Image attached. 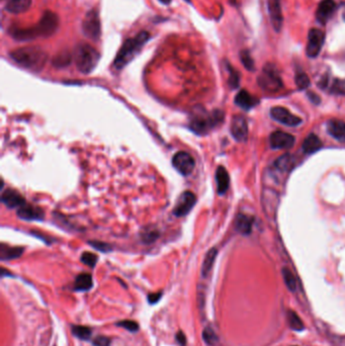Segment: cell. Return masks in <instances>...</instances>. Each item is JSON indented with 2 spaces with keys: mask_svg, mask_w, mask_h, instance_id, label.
<instances>
[{
  "mask_svg": "<svg viewBox=\"0 0 345 346\" xmlns=\"http://www.w3.org/2000/svg\"><path fill=\"white\" fill-rule=\"evenodd\" d=\"M9 57L13 62L27 70L39 72L47 63L48 55L40 47H22L10 52Z\"/></svg>",
  "mask_w": 345,
  "mask_h": 346,
  "instance_id": "obj_1",
  "label": "cell"
},
{
  "mask_svg": "<svg viewBox=\"0 0 345 346\" xmlns=\"http://www.w3.org/2000/svg\"><path fill=\"white\" fill-rule=\"evenodd\" d=\"M149 39L150 34L148 32H141L137 36L128 39L121 47L114 61V67L117 70L125 68L139 54Z\"/></svg>",
  "mask_w": 345,
  "mask_h": 346,
  "instance_id": "obj_2",
  "label": "cell"
},
{
  "mask_svg": "<svg viewBox=\"0 0 345 346\" xmlns=\"http://www.w3.org/2000/svg\"><path fill=\"white\" fill-rule=\"evenodd\" d=\"M223 120L224 114L221 110L208 113L204 108H198L194 110V114L190 116L189 128L198 135H203L210 132Z\"/></svg>",
  "mask_w": 345,
  "mask_h": 346,
  "instance_id": "obj_3",
  "label": "cell"
},
{
  "mask_svg": "<svg viewBox=\"0 0 345 346\" xmlns=\"http://www.w3.org/2000/svg\"><path fill=\"white\" fill-rule=\"evenodd\" d=\"M73 60L79 72L89 74L100 61V53L90 45L81 43L74 49Z\"/></svg>",
  "mask_w": 345,
  "mask_h": 346,
  "instance_id": "obj_4",
  "label": "cell"
},
{
  "mask_svg": "<svg viewBox=\"0 0 345 346\" xmlns=\"http://www.w3.org/2000/svg\"><path fill=\"white\" fill-rule=\"evenodd\" d=\"M257 82L259 86L269 92H275L283 87V81L277 67L272 64H266L259 75Z\"/></svg>",
  "mask_w": 345,
  "mask_h": 346,
  "instance_id": "obj_5",
  "label": "cell"
},
{
  "mask_svg": "<svg viewBox=\"0 0 345 346\" xmlns=\"http://www.w3.org/2000/svg\"><path fill=\"white\" fill-rule=\"evenodd\" d=\"M82 32L84 36L94 41H98L101 36V24L99 11L89 10L82 21Z\"/></svg>",
  "mask_w": 345,
  "mask_h": 346,
  "instance_id": "obj_6",
  "label": "cell"
},
{
  "mask_svg": "<svg viewBox=\"0 0 345 346\" xmlns=\"http://www.w3.org/2000/svg\"><path fill=\"white\" fill-rule=\"evenodd\" d=\"M325 41V33L319 29H312L308 35L306 53L309 58H316L320 54Z\"/></svg>",
  "mask_w": 345,
  "mask_h": 346,
  "instance_id": "obj_7",
  "label": "cell"
},
{
  "mask_svg": "<svg viewBox=\"0 0 345 346\" xmlns=\"http://www.w3.org/2000/svg\"><path fill=\"white\" fill-rule=\"evenodd\" d=\"M172 165L176 171L182 175H189L195 169V160L190 154L184 151H179L172 158Z\"/></svg>",
  "mask_w": 345,
  "mask_h": 346,
  "instance_id": "obj_8",
  "label": "cell"
},
{
  "mask_svg": "<svg viewBox=\"0 0 345 346\" xmlns=\"http://www.w3.org/2000/svg\"><path fill=\"white\" fill-rule=\"evenodd\" d=\"M197 203V198L194 192L184 191L181 197L178 198L175 206L173 209V214L175 217H184L186 216L195 206Z\"/></svg>",
  "mask_w": 345,
  "mask_h": 346,
  "instance_id": "obj_9",
  "label": "cell"
},
{
  "mask_svg": "<svg viewBox=\"0 0 345 346\" xmlns=\"http://www.w3.org/2000/svg\"><path fill=\"white\" fill-rule=\"evenodd\" d=\"M271 118L289 127H296L302 122V119L293 115L288 109L283 106H274L270 109Z\"/></svg>",
  "mask_w": 345,
  "mask_h": 346,
  "instance_id": "obj_10",
  "label": "cell"
},
{
  "mask_svg": "<svg viewBox=\"0 0 345 346\" xmlns=\"http://www.w3.org/2000/svg\"><path fill=\"white\" fill-rule=\"evenodd\" d=\"M41 29H42L43 38H47L56 33L59 26V18L52 11H46L43 13L42 19L39 21Z\"/></svg>",
  "mask_w": 345,
  "mask_h": 346,
  "instance_id": "obj_11",
  "label": "cell"
},
{
  "mask_svg": "<svg viewBox=\"0 0 345 346\" xmlns=\"http://www.w3.org/2000/svg\"><path fill=\"white\" fill-rule=\"evenodd\" d=\"M269 142L272 149H291L296 142L295 137L282 131H277L270 135Z\"/></svg>",
  "mask_w": 345,
  "mask_h": 346,
  "instance_id": "obj_12",
  "label": "cell"
},
{
  "mask_svg": "<svg viewBox=\"0 0 345 346\" xmlns=\"http://www.w3.org/2000/svg\"><path fill=\"white\" fill-rule=\"evenodd\" d=\"M231 134L238 142H244L248 138V123L244 117L235 116L231 122Z\"/></svg>",
  "mask_w": 345,
  "mask_h": 346,
  "instance_id": "obj_13",
  "label": "cell"
},
{
  "mask_svg": "<svg viewBox=\"0 0 345 346\" xmlns=\"http://www.w3.org/2000/svg\"><path fill=\"white\" fill-rule=\"evenodd\" d=\"M268 12L273 29L275 32H281L284 21L281 0H268Z\"/></svg>",
  "mask_w": 345,
  "mask_h": 346,
  "instance_id": "obj_14",
  "label": "cell"
},
{
  "mask_svg": "<svg viewBox=\"0 0 345 346\" xmlns=\"http://www.w3.org/2000/svg\"><path fill=\"white\" fill-rule=\"evenodd\" d=\"M336 10V3L334 0H322L316 11V19L321 24H326L332 18Z\"/></svg>",
  "mask_w": 345,
  "mask_h": 346,
  "instance_id": "obj_15",
  "label": "cell"
},
{
  "mask_svg": "<svg viewBox=\"0 0 345 346\" xmlns=\"http://www.w3.org/2000/svg\"><path fill=\"white\" fill-rule=\"evenodd\" d=\"M18 216L24 221H42L44 212L38 206L24 204L18 209Z\"/></svg>",
  "mask_w": 345,
  "mask_h": 346,
  "instance_id": "obj_16",
  "label": "cell"
},
{
  "mask_svg": "<svg viewBox=\"0 0 345 346\" xmlns=\"http://www.w3.org/2000/svg\"><path fill=\"white\" fill-rule=\"evenodd\" d=\"M1 201L7 207H9V209H16V207L19 209V207H20L25 204V201L20 193L11 188L5 189L2 192Z\"/></svg>",
  "mask_w": 345,
  "mask_h": 346,
  "instance_id": "obj_17",
  "label": "cell"
},
{
  "mask_svg": "<svg viewBox=\"0 0 345 346\" xmlns=\"http://www.w3.org/2000/svg\"><path fill=\"white\" fill-rule=\"evenodd\" d=\"M327 132L339 142H345V122L340 120H330L327 122Z\"/></svg>",
  "mask_w": 345,
  "mask_h": 346,
  "instance_id": "obj_18",
  "label": "cell"
},
{
  "mask_svg": "<svg viewBox=\"0 0 345 346\" xmlns=\"http://www.w3.org/2000/svg\"><path fill=\"white\" fill-rule=\"evenodd\" d=\"M235 103L245 110H249L259 103V101L249 92L242 89L235 96Z\"/></svg>",
  "mask_w": 345,
  "mask_h": 346,
  "instance_id": "obj_19",
  "label": "cell"
},
{
  "mask_svg": "<svg viewBox=\"0 0 345 346\" xmlns=\"http://www.w3.org/2000/svg\"><path fill=\"white\" fill-rule=\"evenodd\" d=\"M216 182L219 195H224L230 185V176L223 166H219L216 170Z\"/></svg>",
  "mask_w": 345,
  "mask_h": 346,
  "instance_id": "obj_20",
  "label": "cell"
},
{
  "mask_svg": "<svg viewBox=\"0 0 345 346\" xmlns=\"http://www.w3.org/2000/svg\"><path fill=\"white\" fill-rule=\"evenodd\" d=\"M252 225H253L252 217L244 214H239L237 216L235 221V228L239 233L243 235L250 234L252 231Z\"/></svg>",
  "mask_w": 345,
  "mask_h": 346,
  "instance_id": "obj_21",
  "label": "cell"
},
{
  "mask_svg": "<svg viewBox=\"0 0 345 346\" xmlns=\"http://www.w3.org/2000/svg\"><path fill=\"white\" fill-rule=\"evenodd\" d=\"M32 0H8L5 10L12 15H20L31 7Z\"/></svg>",
  "mask_w": 345,
  "mask_h": 346,
  "instance_id": "obj_22",
  "label": "cell"
},
{
  "mask_svg": "<svg viewBox=\"0 0 345 346\" xmlns=\"http://www.w3.org/2000/svg\"><path fill=\"white\" fill-rule=\"evenodd\" d=\"M323 144L322 141L320 140V138L315 135V134H310L303 143V151L305 152L306 154H312L315 153L318 150L322 148Z\"/></svg>",
  "mask_w": 345,
  "mask_h": 346,
  "instance_id": "obj_23",
  "label": "cell"
},
{
  "mask_svg": "<svg viewBox=\"0 0 345 346\" xmlns=\"http://www.w3.org/2000/svg\"><path fill=\"white\" fill-rule=\"evenodd\" d=\"M23 252L22 247H11L5 244H1L0 246V259L2 261L4 260H11L20 257Z\"/></svg>",
  "mask_w": 345,
  "mask_h": 346,
  "instance_id": "obj_24",
  "label": "cell"
},
{
  "mask_svg": "<svg viewBox=\"0 0 345 346\" xmlns=\"http://www.w3.org/2000/svg\"><path fill=\"white\" fill-rule=\"evenodd\" d=\"M217 255H218V250L216 248H212L211 250H209L208 253L205 254L203 262V266H202V275L203 278H206V276L210 274L214 266Z\"/></svg>",
  "mask_w": 345,
  "mask_h": 346,
  "instance_id": "obj_25",
  "label": "cell"
},
{
  "mask_svg": "<svg viewBox=\"0 0 345 346\" xmlns=\"http://www.w3.org/2000/svg\"><path fill=\"white\" fill-rule=\"evenodd\" d=\"M93 285L92 276L89 273L79 274L74 283L75 290H89Z\"/></svg>",
  "mask_w": 345,
  "mask_h": 346,
  "instance_id": "obj_26",
  "label": "cell"
},
{
  "mask_svg": "<svg viewBox=\"0 0 345 346\" xmlns=\"http://www.w3.org/2000/svg\"><path fill=\"white\" fill-rule=\"evenodd\" d=\"M72 334L81 340H89L92 334V331L89 327L81 326V325H74L71 328Z\"/></svg>",
  "mask_w": 345,
  "mask_h": 346,
  "instance_id": "obj_27",
  "label": "cell"
},
{
  "mask_svg": "<svg viewBox=\"0 0 345 346\" xmlns=\"http://www.w3.org/2000/svg\"><path fill=\"white\" fill-rule=\"evenodd\" d=\"M282 273H283V278H284V281L287 288L291 290V292H296L297 281H296V278H295V275L293 274V272L288 268L284 267L282 270Z\"/></svg>",
  "mask_w": 345,
  "mask_h": 346,
  "instance_id": "obj_28",
  "label": "cell"
},
{
  "mask_svg": "<svg viewBox=\"0 0 345 346\" xmlns=\"http://www.w3.org/2000/svg\"><path fill=\"white\" fill-rule=\"evenodd\" d=\"M293 164H294V159L292 158V156L289 154H285L275 161L274 165L277 166V168L280 170L288 171L293 167Z\"/></svg>",
  "mask_w": 345,
  "mask_h": 346,
  "instance_id": "obj_29",
  "label": "cell"
},
{
  "mask_svg": "<svg viewBox=\"0 0 345 346\" xmlns=\"http://www.w3.org/2000/svg\"><path fill=\"white\" fill-rule=\"evenodd\" d=\"M287 320H288L289 327H291L293 330L302 331L304 328H305V326H304L302 320L300 319V317L294 311H288L287 312Z\"/></svg>",
  "mask_w": 345,
  "mask_h": 346,
  "instance_id": "obj_30",
  "label": "cell"
},
{
  "mask_svg": "<svg viewBox=\"0 0 345 346\" xmlns=\"http://www.w3.org/2000/svg\"><path fill=\"white\" fill-rule=\"evenodd\" d=\"M203 339L210 346H215L219 341V337L217 336L216 332L211 327L204 328L203 331Z\"/></svg>",
  "mask_w": 345,
  "mask_h": 346,
  "instance_id": "obj_31",
  "label": "cell"
},
{
  "mask_svg": "<svg viewBox=\"0 0 345 346\" xmlns=\"http://www.w3.org/2000/svg\"><path fill=\"white\" fill-rule=\"evenodd\" d=\"M240 59L244 67L249 71H254V61L251 57L250 52L248 50H242L240 52Z\"/></svg>",
  "mask_w": 345,
  "mask_h": 346,
  "instance_id": "obj_32",
  "label": "cell"
},
{
  "mask_svg": "<svg viewBox=\"0 0 345 346\" xmlns=\"http://www.w3.org/2000/svg\"><path fill=\"white\" fill-rule=\"evenodd\" d=\"M330 92L337 95H345V79L336 78L329 88Z\"/></svg>",
  "mask_w": 345,
  "mask_h": 346,
  "instance_id": "obj_33",
  "label": "cell"
},
{
  "mask_svg": "<svg viewBox=\"0 0 345 346\" xmlns=\"http://www.w3.org/2000/svg\"><path fill=\"white\" fill-rule=\"evenodd\" d=\"M70 62H71L70 54H69L68 52H65V51L58 54L57 56L55 57V59L53 60V64H54V66H56V67L68 66L69 64H70Z\"/></svg>",
  "mask_w": 345,
  "mask_h": 346,
  "instance_id": "obj_34",
  "label": "cell"
},
{
  "mask_svg": "<svg viewBox=\"0 0 345 346\" xmlns=\"http://www.w3.org/2000/svg\"><path fill=\"white\" fill-rule=\"evenodd\" d=\"M228 67V70H229V80H228V83H229V85L231 88L233 89H235L239 86V83H240V75L239 73L234 69L232 66H230L229 64L227 65Z\"/></svg>",
  "mask_w": 345,
  "mask_h": 346,
  "instance_id": "obj_35",
  "label": "cell"
},
{
  "mask_svg": "<svg viewBox=\"0 0 345 346\" xmlns=\"http://www.w3.org/2000/svg\"><path fill=\"white\" fill-rule=\"evenodd\" d=\"M296 84L300 89H306L310 86V79L304 72H299L296 75Z\"/></svg>",
  "mask_w": 345,
  "mask_h": 346,
  "instance_id": "obj_36",
  "label": "cell"
},
{
  "mask_svg": "<svg viewBox=\"0 0 345 346\" xmlns=\"http://www.w3.org/2000/svg\"><path fill=\"white\" fill-rule=\"evenodd\" d=\"M159 236V233L157 230H155L154 228L152 229H146L143 231L142 234V239L145 243H152L154 242Z\"/></svg>",
  "mask_w": 345,
  "mask_h": 346,
  "instance_id": "obj_37",
  "label": "cell"
},
{
  "mask_svg": "<svg viewBox=\"0 0 345 346\" xmlns=\"http://www.w3.org/2000/svg\"><path fill=\"white\" fill-rule=\"evenodd\" d=\"M81 261L87 266L94 267L96 262H98V256L91 252H84L83 254L81 255Z\"/></svg>",
  "mask_w": 345,
  "mask_h": 346,
  "instance_id": "obj_38",
  "label": "cell"
},
{
  "mask_svg": "<svg viewBox=\"0 0 345 346\" xmlns=\"http://www.w3.org/2000/svg\"><path fill=\"white\" fill-rule=\"evenodd\" d=\"M116 325L119 327L125 328L126 330H128L130 332H136V331H138V329H139V324L135 321H132V320H122V321L118 322Z\"/></svg>",
  "mask_w": 345,
  "mask_h": 346,
  "instance_id": "obj_39",
  "label": "cell"
},
{
  "mask_svg": "<svg viewBox=\"0 0 345 346\" xmlns=\"http://www.w3.org/2000/svg\"><path fill=\"white\" fill-rule=\"evenodd\" d=\"M92 344L94 346H109L110 339L108 337L101 335V336H98L93 339Z\"/></svg>",
  "mask_w": 345,
  "mask_h": 346,
  "instance_id": "obj_40",
  "label": "cell"
},
{
  "mask_svg": "<svg viewBox=\"0 0 345 346\" xmlns=\"http://www.w3.org/2000/svg\"><path fill=\"white\" fill-rule=\"evenodd\" d=\"M90 244L94 247V248H96V249H99V250H101V251H108L109 250V247H108V245H106L105 243H100V242H90Z\"/></svg>",
  "mask_w": 345,
  "mask_h": 346,
  "instance_id": "obj_41",
  "label": "cell"
},
{
  "mask_svg": "<svg viewBox=\"0 0 345 346\" xmlns=\"http://www.w3.org/2000/svg\"><path fill=\"white\" fill-rule=\"evenodd\" d=\"M161 296H162V293L159 292V293H154V294H150L148 296V302L150 304H156L160 299H161Z\"/></svg>",
  "mask_w": 345,
  "mask_h": 346,
  "instance_id": "obj_42",
  "label": "cell"
},
{
  "mask_svg": "<svg viewBox=\"0 0 345 346\" xmlns=\"http://www.w3.org/2000/svg\"><path fill=\"white\" fill-rule=\"evenodd\" d=\"M175 338H176V341H177L179 344H181L182 346H184V345H185V343H186V337H185L183 332L178 331L177 333H176Z\"/></svg>",
  "mask_w": 345,
  "mask_h": 346,
  "instance_id": "obj_43",
  "label": "cell"
},
{
  "mask_svg": "<svg viewBox=\"0 0 345 346\" xmlns=\"http://www.w3.org/2000/svg\"><path fill=\"white\" fill-rule=\"evenodd\" d=\"M308 98L310 99V101L315 103V104H319L321 102V99L319 98L318 95L314 92H308Z\"/></svg>",
  "mask_w": 345,
  "mask_h": 346,
  "instance_id": "obj_44",
  "label": "cell"
},
{
  "mask_svg": "<svg viewBox=\"0 0 345 346\" xmlns=\"http://www.w3.org/2000/svg\"><path fill=\"white\" fill-rule=\"evenodd\" d=\"M159 1L161 2V3H163V4H169L170 2H171V0H159Z\"/></svg>",
  "mask_w": 345,
  "mask_h": 346,
  "instance_id": "obj_45",
  "label": "cell"
},
{
  "mask_svg": "<svg viewBox=\"0 0 345 346\" xmlns=\"http://www.w3.org/2000/svg\"><path fill=\"white\" fill-rule=\"evenodd\" d=\"M230 2H231L232 4H235V3H236V0H230Z\"/></svg>",
  "mask_w": 345,
  "mask_h": 346,
  "instance_id": "obj_46",
  "label": "cell"
},
{
  "mask_svg": "<svg viewBox=\"0 0 345 346\" xmlns=\"http://www.w3.org/2000/svg\"><path fill=\"white\" fill-rule=\"evenodd\" d=\"M185 1H187V2H189V1H190V0H185Z\"/></svg>",
  "mask_w": 345,
  "mask_h": 346,
  "instance_id": "obj_47",
  "label": "cell"
},
{
  "mask_svg": "<svg viewBox=\"0 0 345 346\" xmlns=\"http://www.w3.org/2000/svg\"><path fill=\"white\" fill-rule=\"evenodd\" d=\"M343 19H344V20H345V13H344V16H343Z\"/></svg>",
  "mask_w": 345,
  "mask_h": 346,
  "instance_id": "obj_48",
  "label": "cell"
}]
</instances>
